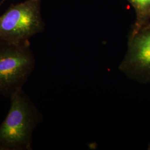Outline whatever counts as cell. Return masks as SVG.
<instances>
[{
  "label": "cell",
  "instance_id": "6da1fadb",
  "mask_svg": "<svg viewBox=\"0 0 150 150\" xmlns=\"http://www.w3.org/2000/svg\"><path fill=\"white\" fill-rule=\"evenodd\" d=\"M10 99L8 112L0 124V150H32L33 134L43 121L42 114L23 89Z\"/></svg>",
  "mask_w": 150,
  "mask_h": 150
},
{
  "label": "cell",
  "instance_id": "7a4b0ae2",
  "mask_svg": "<svg viewBox=\"0 0 150 150\" xmlns=\"http://www.w3.org/2000/svg\"><path fill=\"white\" fill-rule=\"evenodd\" d=\"M36 67L30 42L0 41V95L9 98L23 87Z\"/></svg>",
  "mask_w": 150,
  "mask_h": 150
},
{
  "label": "cell",
  "instance_id": "3957f363",
  "mask_svg": "<svg viewBox=\"0 0 150 150\" xmlns=\"http://www.w3.org/2000/svg\"><path fill=\"white\" fill-rule=\"evenodd\" d=\"M42 0H26L12 5L0 16V41L29 42L45 29L41 12Z\"/></svg>",
  "mask_w": 150,
  "mask_h": 150
},
{
  "label": "cell",
  "instance_id": "277c9868",
  "mask_svg": "<svg viewBox=\"0 0 150 150\" xmlns=\"http://www.w3.org/2000/svg\"><path fill=\"white\" fill-rule=\"evenodd\" d=\"M118 69L139 83H150V29H142L129 38L127 53Z\"/></svg>",
  "mask_w": 150,
  "mask_h": 150
},
{
  "label": "cell",
  "instance_id": "5b68a950",
  "mask_svg": "<svg viewBox=\"0 0 150 150\" xmlns=\"http://www.w3.org/2000/svg\"><path fill=\"white\" fill-rule=\"evenodd\" d=\"M134 8L136 20L129 38L134 37L150 21V0H127Z\"/></svg>",
  "mask_w": 150,
  "mask_h": 150
},
{
  "label": "cell",
  "instance_id": "8992f818",
  "mask_svg": "<svg viewBox=\"0 0 150 150\" xmlns=\"http://www.w3.org/2000/svg\"><path fill=\"white\" fill-rule=\"evenodd\" d=\"M143 29H150V21L149 22V23Z\"/></svg>",
  "mask_w": 150,
  "mask_h": 150
},
{
  "label": "cell",
  "instance_id": "52a82bcc",
  "mask_svg": "<svg viewBox=\"0 0 150 150\" xmlns=\"http://www.w3.org/2000/svg\"><path fill=\"white\" fill-rule=\"evenodd\" d=\"M147 150H150V142L148 144V147H147Z\"/></svg>",
  "mask_w": 150,
  "mask_h": 150
},
{
  "label": "cell",
  "instance_id": "ba28073f",
  "mask_svg": "<svg viewBox=\"0 0 150 150\" xmlns=\"http://www.w3.org/2000/svg\"><path fill=\"white\" fill-rule=\"evenodd\" d=\"M6 0H2V1H1V2H0V6L1 5H2V4Z\"/></svg>",
  "mask_w": 150,
  "mask_h": 150
}]
</instances>
